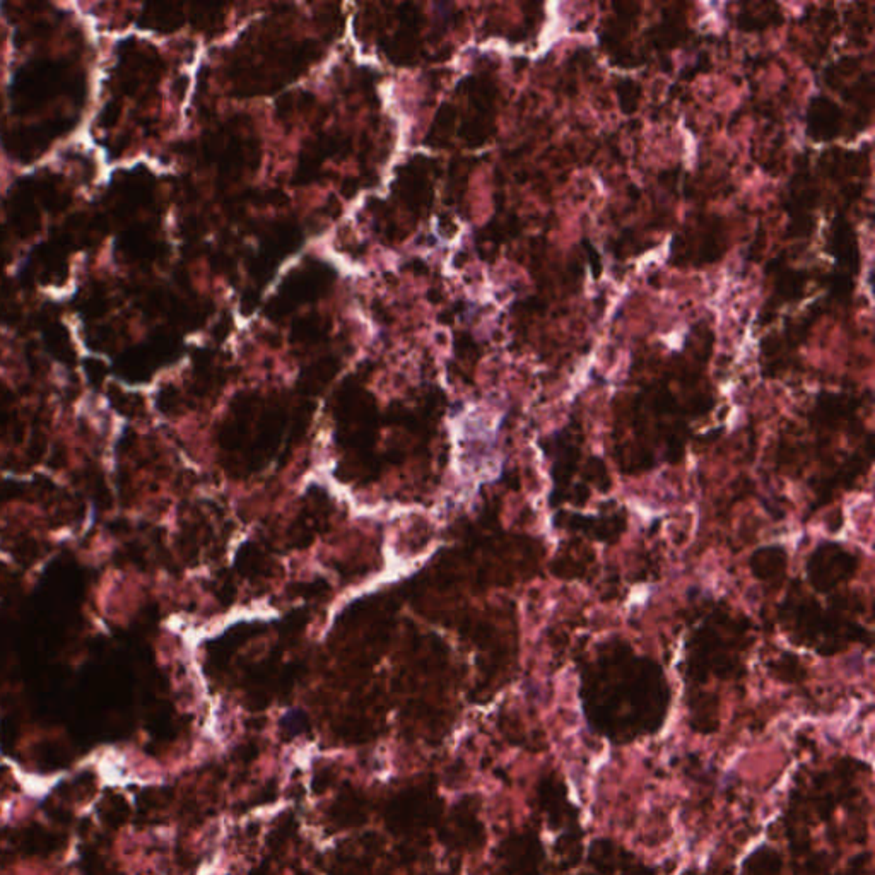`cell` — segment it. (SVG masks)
I'll return each mask as SVG.
<instances>
[{
  "mask_svg": "<svg viewBox=\"0 0 875 875\" xmlns=\"http://www.w3.org/2000/svg\"><path fill=\"white\" fill-rule=\"evenodd\" d=\"M63 81H65V70L60 69L57 63H31L15 75L13 93L15 105L21 108H31V106L50 101L53 94L58 93Z\"/></svg>",
  "mask_w": 875,
  "mask_h": 875,
  "instance_id": "obj_1",
  "label": "cell"
},
{
  "mask_svg": "<svg viewBox=\"0 0 875 875\" xmlns=\"http://www.w3.org/2000/svg\"><path fill=\"white\" fill-rule=\"evenodd\" d=\"M324 277V272H309V270L293 276L284 293V300H288L286 303H305L303 300L306 298L317 296L321 286L325 284Z\"/></svg>",
  "mask_w": 875,
  "mask_h": 875,
  "instance_id": "obj_2",
  "label": "cell"
}]
</instances>
